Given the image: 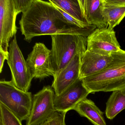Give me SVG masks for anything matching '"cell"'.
<instances>
[{
    "instance_id": "cell-1",
    "label": "cell",
    "mask_w": 125,
    "mask_h": 125,
    "mask_svg": "<svg viewBox=\"0 0 125 125\" xmlns=\"http://www.w3.org/2000/svg\"><path fill=\"white\" fill-rule=\"evenodd\" d=\"M25 41L30 43L33 38L58 34L79 35L87 37L96 28L91 25L80 28L70 24L49 0H32L22 13L19 21Z\"/></svg>"
},
{
    "instance_id": "cell-2",
    "label": "cell",
    "mask_w": 125,
    "mask_h": 125,
    "mask_svg": "<svg viewBox=\"0 0 125 125\" xmlns=\"http://www.w3.org/2000/svg\"><path fill=\"white\" fill-rule=\"evenodd\" d=\"M111 55L112 60L106 68L82 79L90 94L125 89V51L121 49Z\"/></svg>"
},
{
    "instance_id": "cell-3",
    "label": "cell",
    "mask_w": 125,
    "mask_h": 125,
    "mask_svg": "<svg viewBox=\"0 0 125 125\" xmlns=\"http://www.w3.org/2000/svg\"><path fill=\"white\" fill-rule=\"evenodd\" d=\"M51 36V62L55 76L77 53L87 50V37L70 34H55Z\"/></svg>"
},
{
    "instance_id": "cell-4",
    "label": "cell",
    "mask_w": 125,
    "mask_h": 125,
    "mask_svg": "<svg viewBox=\"0 0 125 125\" xmlns=\"http://www.w3.org/2000/svg\"><path fill=\"white\" fill-rule=\"evenodd\" d=\"M33 96L31 92L17 88L11 81H0V103L15 114L21 121L27 120L32 109Z\"/></svg>"
},
{
    "instance_id": "cell-5",
    "label": "cell",
    "mask_w": 125,
    "mask_h": 125,
    "mask_svg": "<svg viewBox=\"0 0 125 125\" xmlns=\"http://www.w3.org/2000/svg\"><path fill=\"white\" fill-rule=\"evenodd\" d=\"M9 52L7 61L11 72V81L17 88L28 92L33 77L18 45L16 36L10 42Z\"/></svg>"
},
{
    "instance_id": "cell-6",
    "label": "cell",
    "mask_w": 125,
    "mask_h": 125,
    "mask_svg": "<svg viewBox=\"0 0 125 125\" xmlns=\"http://www.w3.org/2000/svg\"><path fill=\"white\" fill-rule=\"evenodd\" d=\"M55 95L50 85L44 86L33 95L32 109L26 125H41L57 112L54 105Z\"/></svg>"
},
{
    "instance_id": "cell-7",
    "label": "cell",
    "mask_w": 125,
    "mask_h": 125,
    "mask_svg": "<svg viewBox=\"0 0 125 125\" xmlns=\"http://www.w3.org/2000/svg\"><path fill=\"white\" fill-rule=\"evenodd\" d=\"M87 50L103 56L121 50L114 29L109 27L96 28L87 38Z\"/></svg>"
},
{
    "instance_id": "cell-8",
    "label": "cell",
    "mask_w": 125,
    "mask_h": 125,
    "mask_svg": "<svg viewBox=\"0 0 125 125\" xmlns=\"http://www.w3.org/2000/svg\"><path fill=\"white\" fill-rule=\"evenodd\" d=\"M26 61L33 78L41 80L54 76L51 62V50L43 43H36Z\"/></svg>"
},
{
    "instance_id": "cell-9",
    "label": "cell",
    "mask_w": 125,
    "mask_h": 125,
    "mask_svg": "<svg viewBox=\"0 0 125 125\" xmlns=\"http://www.w3.org/2000/svg\"><path fill=\"white\" fill-rule=\"evenodd\" d=\"M19 13L13 0H0V49L8 52L9 42L16 36V19Z\"/></svg>"
},
{
    "instance_id": "cell-10",
    "label": "cell",
    "mask_w": 125,
    "mask_h": 125,
    "mask_svg": "<svg viewBox=\"0 0 125 125\" xmlns=\"http://www.w3.org/2000/svg\"><path fill=\"white\" fill-rule=\"evenodd\" d=\"M90 93L79 79L59 95H55L54 105L57 112L67 113L73 110L83 100L87 98Z\"/></svg>"
},
{
    "instance_id": "cell-11",
    "label": "cell",
    "mask_w": 125,
    "mask_h": 125,
    "mask_svg": "<svg viewBox=\"0 0 125 125\" xmlns=\"http://www.w3.org/2000/svg\"><path fill=\"white\" fill-rule=\"evenodd\" d=\"M85 51L77 53L63 68L53 77L52 86L55 95L61 94L79 79L81 55Z\"/></svg>"
},
{
    "instance_id": "cell-12",
    "label": "cell",
    "mask_w": 125,
    "mask_h": 125,
    "mask_svg": "<svg viewBox=\"0 0 125 125\" xmlns=\"http://www.w3.org/2000/svg\"><path fill=\"white\" fill-rule=\"evenodd\" d=\"M112 59L111 55L103 56L86 50L81 55L79 79L101 71L108 66Z\"/></svg>"
},
{
    "instance_id": "cell-13",
    "label": "cell",
    "mask_w": 125,
    "mask_h": 125,
    "mask_svg": "<svg viewBox=\"0 0 125 125\" xmlns=\"http://www.w3.org/2000/svg\"><path fill=\"white\" fill-rule=\"evenodd\" d=\"M82 13L88 24L97 28L107 27L102 12L103 0H79Z\"/></svg>"
},
{
    "instance_id": "cell-14",
    "label": "cell",
    "mask_w": 125,
    "mask_h": 125,
    "mask_svg": "<svg viewBox=\"0 0 125 125\" xmlns=\"http://www.w3.org/2000/svg\"><path fill=\"white\" fill-rule=\"evenodd\" d=\"M73 110L82 117L87 118L94 125H106L104 113L91 99H85L77 104Z\"/></svg>"
},
{
    "instance_id": "cell-15",
    "label": "cell",
    "mask_w": 125,
    "mask_h": 125,
    "mask_svg": "<svg viewBox=\"0 0 125 125\" xmlns=\"http://www.w3.org/2000/svg\"><path fill=\"white\" fill-rule=\"evenodd\" d=\"M125 109V89L113 91L106 103V117L113 120Z\"/></svg>"
},
{
    "instance_id": "cell-16",
    "label": "cell",
    "mask_w": 125,
    "mask_h": 125,
    "mask_svg": "<svg viewBox=\"0 0 125 125\" xmlns=\"http://www.w3.org/2000/svg\"><path fill=\"white\" fill-rule=\"evenodd\" d=\"M102 12L107 27L114 29L125 17V6L108 4L103 0Z\"/></svg>"
},
{
    "instance_id": "cell-17",
    "label": "cell",
    "mask_w": 125,
    "mask_h": 125,
    "mask_svg": "<svg viewBox=\"0 0 125 125\" xmlns=\"http://www.w3.org/2000/svg\"><path fill=\"white\" fill-rule=\"evenodd\" d=\"M49 0L74 19L88 24L83 15L79 0Z\"/></svg>"
},
{
    "instance_id": "cell-18",
    "label": "cell",
    "mask_w": 125,
    "mask_h": 125,
    "mask_svg": "<svg viewBox=\"0 0 125 125\" xmlns=\"http://www.w3.org/2000/svg\"><path fill=\"white\" fill-rule=\"evenodd\" d=\"M0 125H22V121L4 104L0 103Z\"/></svg>"
},
{
    "instance_id": "cell-19",
    "label": "cell",
    "mask_w": 125,
    "mask_h": 125,
    "mask_svg": "<svg viewBox=\"0 0 125 125\" xmlns=\"http://www.w3.org/2000/svg\"><path fill=\"white\" fill-rule=\"evenodd\" d=\"M66 113L56 112L48 120L40 125H66L65 118Z\"/></svg>"
},
{
    "instance_id": "cell-20",
    "label": "cell",
    "mask_w": 125,
    "mask_h": 125,
    "mask_svg": "<svg viewBox=\"0 0 125 125\" xmlns=\"http://www.w3.org/2000/svg\"><path fill=\"white\" fill-rule=\"evenodd\" d=\"M32 0H13L16 9L19 13H23L27 8Z\"/></svg>"
},
{
    "instance_id": "cell-21",
    "label": "cell",
    "mask_w": 125,
    "mask_h": 125,
    "mask_svg": "<svg viewBox=\"0 0 125 125\" xmlns=\"http://www.w3.org/2000/svg\"><path fill=\"white\" fill-rule=\"evenodd\" d=\"M9 52H6L0 49V73L2 71L5 61L8 58Z\"/></svg>"
},
{
    "instance_id": "cell-22",
    "label": "cell",
    "mask_w": 125,
    "mask_h": 125,
    "mask_svg": "<svg viewBox=\"0 0 125 125\" xmlns=\"http://www.w3.org/2000/svg\"><path fill=\"white\" fill-rule=\"evenodd\" d=\"M108 4L119 6H125V0H104Z\"/></svg>"
}]
</instances>
